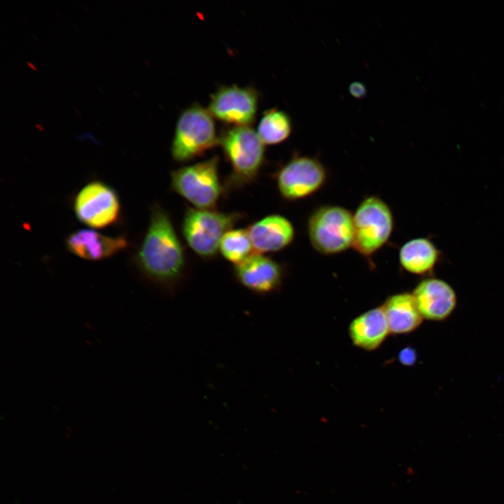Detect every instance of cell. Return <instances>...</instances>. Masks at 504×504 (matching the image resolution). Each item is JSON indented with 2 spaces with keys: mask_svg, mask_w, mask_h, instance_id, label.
Listing matches in <instances>:
<instances>
[{
  "mask_svg": "<svg viewBox=\"0 0 504 504\" xmlns=\"http://www.w3.org/2000/svg\"><path fill=\"white\" fill-rule=\"evenodd\" d=\"M137 262L148 279L168 291H173L184 276V248L171 217L158 204L151 208L148 227L137 253Z\"/></svg>",
  "mask_w": 504,
  "mask_h": 504,
  "instance_id": "cell-1",
  "label": "cell"
},
{
  "mask_svg": "<svg viewBox=\"0 0 504 504\" xmlns=\"http://www.w3.org/2000/svg\"><path fill=\"white\" fill-rule=\"evenodd\" d=\"M219 146L231 167L226 186L241 188L253 182L265 161V144L251 126H229L221 130Z\"/></svg>",
  "mask_w": 504,
  "mask_h": 504,
  "instance_id": "cell-2",
  "label": "cell"
},
{
  "mask_svg": "<svg viewBox=\"0 0 504 504\" xmlns=\"http://www.w3.org/2000/svg\"><path fill=\"white\" fill-rule=\"evenodd\" d=\"M214 117L195 103L179 115L171 146L173 159L186 162L200 157L219 144Z\"/></svg>",
  "mask_w": 504,
  "mask_h": 504,
  "instance_id": "cell-3",
  "label": "cell"
},
{
  "mask_svg": "<svg viewBox=\"0 0 504 504\" xmlns=\"http://www.w3.org/2000/svg\"><path fill=\"white\" fill-rule=\"evenodd\" d=\"M242 218L239 212L188 208L181 231L188 245L197 255L210 259L216 255L224 234Z\"/></svg>",
  "mask_w": 504,
  "mask_h": 504,
  "instance_id": "cell-4",
  "label": "cell"
},
{
  "mask_svg": "<svg viewBox=\"0 0 504 504\" xmlns=\"http://www.w3.org/2000/svg\"><path fill=\"white\" fill-rule=\"evenodd\" d=\"M353 248L368 260L389 240L394 228L390 206L382 198H364L353 214Z\"/></svg>",
  "mask_w": 504,
  "mask_h": 504,
  "instance_id": "cell-5",
  "label": "cell"
},
{
  "mask_svg": "<svg viewBox=\"0 0 504 504\" xmlns=\"http://www.w3.org/2000/svg\"><path fill=\"white\" fill-rule=\"evenodd\" d=\"M218 164L219 158L215 155L172 171V190L195 208L213 209L224 191L219 178Z\"/></svg>",
  "mask_w": 504,
  "mask_h": 504,
  "instance_id": "cell-6",
  "label": "cell"
},
{
  "mask_svg": "<svg viewBox=\"0 0 504 504\" xmlns=\"http://www.w3.org/2000/svg\"><path fill=\"white\" fill-rule=\"evenodd\" d=\"M312 247L323 255L340 253L353 246L354 218L347 209L337 205L316 208L307 220Z\"/></svg>",
  "mask_w": 504,
  "mask_h": 504,
  "instance_id": "cell-7",
  "label": "cell"
},
{
  "mask_svg": "<svg viewBox=\"0 0 504 504\" xmlns=\"http://www.w3.org/2000/svg\"><path fill=\"white\" fill-rule=\"evenodd\" d=\"M328 172L317 158L296 155L276 173L278 190L283 199L296 201L308 197L326 183Z\"/></svg>",
  "mask_w": 504,
  "mask_h": 504,
  "instance_id": "cell-8",
  "label": "cell"
},
{
  "mask_svg": "<svg viewBox=\"0 0 504 504\" xmlns=\"http://www.w3.org/2000/svg\"><path fill=\"white\" fill-rule=\"evenodd\" d=\"M259 94L251 86L222 85L210 96L212 116L230 126H250L256 117Z\"/></svg>",
  "mask_w": 504,
  "mask_h": 504,
  "instance_id": "cell-9",
  "label": "cell"
},
{
  "mask_svg": "<svg viewBox=\"0 0 504 504\" xmlns=\"http://www.w3.org/2000/svg\"><path fill=\"white\" fill-rule=\"evenodd\" d=\"M74 207L80 222L96 228L114 223L120 211L116 192L101 181H93L85 186L77 194Z\"/></svg>",
  "mask_w": 504,
  "mask_h": 504,
  "instance_id": "cell-10",
  "label": "cell"
},
{
  "mask_svg": "<svg viewBox=\"0 0 504 504\" xmlns=\"http://www.w3.org/2000/svg\"><path fill=\"white\" fill-rule=\"evenodd\" d=\"M233 273L241 286L260 295L279 290L284 276V269L278 262L258 253L234 265Z\"/></svg>",
  "mask_w": 504,
  "mask_h": 504,
  "instance_id": "cell-11",
  "label": "cell"
},
{
  "mask_svg": "<svg viewBox=\"0 0 504 504\" xmlns=\"http://www.w3.org/2000/svg\"><path fill=\"white\" fill-rule=\"evenodd\" d=\"M412 295L423 318L440 321L447 318L456 308V295L446 281L429 278L420 281Z\"/></svg>",
  "mask_w": 504,
  "mask_h": 504,
  "instance_id": "cell-12",
  "label": "cell"
},
{
  "mask_svg": "<svg viewBox=\"0 0 504 504\" xmlns=\"http://www.w3.org/2000/svg\"><path fill=\"white\" fill-rule=\"evenodd\" d=\"M254 253L277 252L288 246L294 240L295 228L292 223L279 214H272L251 225L247 229Z\"/></svg>",
  "mask_w": 504,
  "mask_h": 504,
  "instance_id": "cell-13",
  "label": "cell"
},
{
  "mask_svg": "<svg viewBox=\"0 0 504 504\" xmlns=\"http://www.w3.org/2000/svg\"><path fill=\"white\" fill-rule=\"evenodd\" d=\"M67 249L76 256L88 260L110 258L125 248L127 240L111 237L92 230H80L70 234L66 240Z\"/></svg>",
  "mask_w": 504,
  "mask_h": 504,
  "instance_id": "cell-14",
  "label": "cell"
},
{
  "mask_svg": "<svg viewBox=\"0 0 504 504\" xmlns=\"http://www.w3.org/2000/svg\"><path fill=\"white\" fill-rule=\"evenodd\" d=\"M389 334L388 325L382 307L360 314L349 327V335L353 344L366 351L379 348Z\"/></svg>",
  "mask_w": 504,
  "mask_h": 504,
  "instance_id": "cell-15",
  "label": "cell"
},
{
  "mask_svg": "<svg viewBox=\"0 0 504 504\" xmlns=\"http://www.w3.org/2000/svg\"><path fill=\"white\" fill-rule=\"evenodd\" d=\"M390 333L406 334L417 329L421 316L412 293H399L388 297L382 306Z\"/></svg>",
  "mask_w": 504,
  "mask_h": 504,
  "instance_id": "cell-16",
  "label": "cell"
},
{
  "mask_svg": "<svg viewBox=\"0 0 504 504\" xmlns=\"http://www.w3.org/2000/svg\"><path fill=\"white\" fill-rule=\"evenodd\" d=\"M439 252L432 241L424 237L410 239L400 248L398 259L401 267L416 275L430 272L435 266Z\"/></svg>",
  "mask_w": 504,
  "mask_h": 504,
  "instance_id": "cell-17",
  "label": "cell"
},
{
  "mask_svg": "<svg viewBox=\"0 0 504 504\" xmlns=\"http://www.w3.org/2000/svg\"><path fill=\"white\" fill-rule=\"evenodd\" d=\"M292 132V122L288 113L276 108L262 113L257 133L265 145H275L286 141Z\"/></svg>",
  "mask_w": 504,
  "mask_h": 504,
  "instance_id": "cell-18",
  "label": "cell"
},
{
  "mask_svg": "<svg viewBox=\"0 0 504 504\" xmlns=\"http://www.w3.org/2000/svg\"><path fill=\"white\" fill-rule=\"evenodd\" d=\"M219 251L229 262L237 265L254 253L247 230H230L223 237Z\"/></svg>",
  "mask_w": 504,
  "mask_h": 504,
  "instance_id": "cell-19",
  "label": "cell"
},
{
  "mask_svg": "<svg viewBox=\"0 0 504 504\" xmlns=\"http://www.w3.org/2000/svg\"><path fill=\"white\" fill-rule=\"evenodd\" d=\"M349 90L350 94L356 98L363 97L366 93L365 85L360 82L352 83L349 88Z\"/></svg>",
  "mask_w": 504,
  "mask_h": 504,
  "instance_id": "cell-20",
  "label": "cell"
},
{
  "mask_svg": "<svg viewBox=\"0 0 504 504\" xmlns=\"http://www.w3.org/2000/svg\"><path fill=\"white\" fill-rule=\"evenodd\" d=\"M399 358L402 363L410 365L414 362L415 353L411 348H406L400 351Z\"/></svg>",
  "mask_w": 504,
  "mask_h": 504,
  "instance_id": "cell-21",
  "label": "cell"
}]
</instances>
